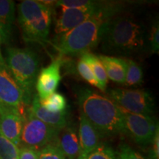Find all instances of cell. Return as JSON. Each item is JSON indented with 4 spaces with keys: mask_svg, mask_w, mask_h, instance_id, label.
<instances>
[{
    "mask_svg": "<svg viewBox=\"0 0 159 159\" xmlns=\"http://www.w3.org/2000/svg\"><path fill=\"white\" fill-rule=\"evenodd\" d=\"M57 143L66 159H78L81 154L80 144L76 127L67 125L60 131Z\"/></svg>",
    "mask_w": 159,
    "mask_h": 159,
    "instance_id": "14",
    "label": "cell"
},
{
    "mask_svg": "<svg viewBox=\"0 0 159 159\" xmlns=\"http://www.w3.org/2000/svg\"><path fill=\"white\" fill-rule=\"evenodd\" d=\"M127 64L124 85L135 87L142 85L144 80V72L142 66L132 59H127Z\"/></svg>",
    "mask_w": 159,
    "mask_h": 159,
    "instance_id": "19",
    "label": "cell"
},
{
    "mask_svg": "<svg viewBox=\"0 0 159 159\" xmlns=\"http://www.w3.org/2000/svg\"><path fill=\"white\" fill-rule=\"evenodd\" d=\"M159 25L158 21H155L151 27L150 35L148 38L150 51L154 54H158L159 51Z\"/></svg>",
    "mask_w": 159,
    "mask_h": 159,
    "instance_id": "26",
    "label": "cell"
},
{
    "mask_svg": "<svg viewBox=\"0 0 159 159\" xmlns=\"http://www.w3.org/2000/svg\"><path fill=\"white\" fill-rule=\"evenodd\" d=\"M78 136L80 144V156H85L101 143V135L83 114L80 116Z\"/></svg>",
    "mask_w": 159,
    "mask_h": 159,
    "instance_id": "15",
    "label": "cell"
},
{
    "mask_svg": "<svg viewBox=\"0 0 159 159\" xmlns=\"http://www.w3.org/2000/svg\"><path fill=\"white\" fill-rule=\"evenodd\" d=\"M38 159H66L57 143V139L39 150Z\"/></svg>",
    "mask_w": 159,
    "mask_h": 159,
    "instance_id": "23",
    "label": "cell"
},
{
    "mask_svg": "<svg viewBox=\"0 0 159 159\" xmlns=\"http://www.w3.org/2000/svg\"><path fill=\"white\" fill-rule=\"evenodd\" d=\"M28 110L37 119L56 130L61 131L68 125V110L61 113L49 112L41 105V101L37 94L33 96L31 106L28 108Z\"/></svg>",
    "mask_w": 159,
    "mask_h": 159,
    "instance_id": "13",
    "label": "cell"
},
{
    "mask_svg": "<svg viewBox=\"0 0 159 159\" xmlns=\"http://www.w3.org/2000/svg\"><path fill=\"white\" fill-rule=\"evenodd\" d=\"M30 103L6 64L0 61V106L19 109L23 113L25 105Z\"/></svg>",
    "mask_w": 159,
    "mask_h": 159,
    "instance_id": "10",
    "label": "cell"
},
{
    "mask_svg": "<svg viewBox=\"0 0 159 159\" xmlns=\"http://www.w3.org/2000/svg\"><path fill=\"white\" fill-rule=\"evenodd\" d=\"M15 2L12 0H0V37L2 43L11 41L15 21Z\"/></svg>",
    "mask_w": 159,
    "mask_h": 159,
    "instance_id": "16",
    "label": "cell"
},
{
    "mask_svg": "<svg viewBox=\"0 0 159 159\" xmlns=\"http://www.w3.org/2000/svg\"><path fill=\"white\" fill-rule=\"evenodd\" d=\"M122 8L121 3L94 1L92 5L81 8H61V13L55 23V33L61 35L95 16L109 19Z\"/></svg>",
    "mask_w": 159,
    "mask_h": 159,
    "instance_id": "6",
    "label": "cell"
},
{
    "mask_svg": "<svg viewBox=\"0 0 159 159\" xmlns=\"http://www.w3.org/2000/svg\"><path fill=\"white\" fill-rule=\"evenodd\" d=\"M80 58L88 64L94 73L99 84V89L102 92H105L108 84V77L105 72L104 66L100 62L97 55H95L93 53L89 52L84 53L81 55Z\"/></svg>",
    "mask_w": 159,
    "mask_h": 159,
    "instance_id": "18",
    "label": "cell"
},
{
    "mask_svg": "<svg viewBox=\"0 0 159 159\" xmlns=\"http://www.w3.org/2000/svg\"><path fill=\"white\" fill-rule=\"evenodd\" d=\"M41 104L46 110L51 113H61L67 110L66 97L60 93L55 92L49 95L45 99L41 101Z\"/></svg>",
    "mask_w": 159,
    "mask_h": 159,
    "instance_id": "20",
    "label": "cell"
},
{
    "mask_svg": "<svg viewBox=\"0 0 159 159\" xmlns=\"http://www.w3.org/2000/svg\"><path fill=\"white\" fill-rule=\"evenodd\" d=\"M122 111L125 134L141 147H147L152 142L158 123L154 116L135 114Z\"/></svg>",
    "mask_w": 159,
    "mask_h": 159,
    "instance_id": "9",
    "label": "cell"
},
{
    "mask_svg": "<svg viewBox=\"0 0 159 159\" xmlns=\"http://www.w3.org/2000/svg\"><path fill=\"white\" fill-rule=\"evenodd\" d=\"M148 38L146 27L138 20L128 16H115L103 23L99 43L104 52L130 55L144 50Z\"/></svg>",
    "mask_w": 159,
    "mask_h": 159,
    "instance_id": "1",
    "label": "cell"
},
{
    "mask_svg": "<svg viewBox=\"0 0 159 159\" xmlns=\"http://www.w3.org/2000/svg\"><path fill=\"white\" fill-rule=\"evenodd\" d=\"M18 22L26 42L45 44L52 20V8L42 1L25 0L18 5Z\"/></svg>",
    "mask_w": 159,
    "mask_h": 159,
    "instance_id": "3",
    "label": "cell"
},
{
    "mask_svg": "<svg viewBox=\"0 0 159 159\" xmlns=\"http://www.w3.org/2000/svg\"><path fill=\"white\" fill-rule=\"evenodd\" d=\"M60 130L37 119L27 110L21 131L20 144L40 150L57 140Z\"/></svg>",
    "mask_w": 159,
    "mask_h": 159,
    "instance_id": "8",
    "label": "cell"
},
{
    "mask_svg": "<svg viewBox=\"0 0 159 159\" xmlns=\"http://www.w3.org/2000/svg\"><path fill=\"white\" fill-rule=\"evenodd\" d=\"M106 19L102 16L91 18L71 30L59 35L54 44L59 55H80L89 52L100 41V33Z\"/></svg>",
    "mask_w": 159,
    "mask_h": 159,
    "instance_id": "4",
    "label": "cell"
},
{
    "mask_svg": "<svg viewBox=\"0 0 159 159\" xmlns=\"http://www.w3.org/2000/svg\"><path fill=\"white\" fill-rule=\"evenodd\" d=\"M25 116L19 109L0 106V133L17 146L20 145Z\"/></svg>",
    "mask_w": 159,
    "mask_h": 159,
    "instance_id": "12",
    "label": "cell"
},
{
    "mask_svg": "<svg viewBox=\"0 0 159 159\" xmlns=\"http://www.w3.org/2000/svg\"><path fill=\"white\" fill-rule=\"evenodd\" d=\"M5 61L13 78L31 102L41 64L39 55L29 48L9 47Z\"/></svg>",
    "mask_w": 159,
    "mask_h": 159,
    "instance_id": "5",
    "label": "cell"
},
{
    "mask_svg": "<svg viewBox=\"0 0 159 159\" xmlns=\"http://www.w3.org/2000/svg\"><path fill=\"white\" fill-rule=\"evenodd\" d=\"M116 152L119 159H149L125 143L119 144Z\"/></svg>",
    "mask_w": 159,
    "mask_h": 159,
    "instance_id": "25",
    "label": "cell"
},
{
    "mask_svg": "<svg viewBox=\"0 0 159 159\" xmlns=\"http://www.w3.org/2000/svg\"><path fill=\"white\" fill-rule=\"evenodd\" d=\"M108 96L123 111L131 114L154 116L156 102L149 91L115 88L108 91Z\"/></svg>",
    "mask_w": 159,
    "mask_h": 159,
    "instance_id": "7",
    "label": "cell"
},
{
    "mask_svg": "<svg viewBox=\"0 0 159 159\" xmlns=\"http://www.w3.org/2000/svg\"><path fill=\"white\" fill-rule=\"evenodd\" d=\"M19 148L0 133V159H19Z\"/></svg>",
    "mask_w": 159,
    "mask_h": 159,
    "instance_id": "22",
    "label": "cell"
},
{
    "mask_svg": "<svg viewBox=\"0 0 159 159\" xmlns=\"http://www.w3.org/2000/svg\"><path fill=\"white\" fill-rule=\"evenodd\" d=\"M63 56L59 55L50 64L41 69L37 77L35 89L40 100L42 101L55 92L62 76L61 68L63 64Z\"/></svg>",
    "mask_w": 159,
    "mask_h": 159,
    "instance_id": "11",
    "label": "cell"
},
{
    "mask_svg": "<svg viewBox=\"0 0 159 159\" xmlns=\"http://www.w3.org/2000/svg\"><path fill=\"white\" fill-rule=\"evenodd\" d=\"M77 70L81 77L84 79L87 83L99 89L98 82H97L96 77H95L90 66L80 58L78 62L77 63Z\"/></svg>",
    "mask_w": 159,
    "mask_h": 159,
    "instance_id": "24",
    "label": "cell"
},
{
    "mask_svg": "<svg viewBox=\"0 0 159 159\" xmlns=\"http://www.w3.org/2000/svg\"><path fill=\"white\" fill-rule=\"evenodd\" d=\"M94 1L91 0H61L55 2V5L63 9L81 8L92 5Z\"/></svg>",
    "mask_w": 159,
    "mask_h": 159,
    "instance_id": "27",
    "label": "cell"
},
{
    "mask_svg": "<svg viewBox=\"0 0 159 159\" xmlns=\"http://www.w3.org/2000/svg\"><path fill=\"white\" fill-rule=\"evenodd\" d=\"M78 159H119L116 151L110 145L101 142L94 150L85 156H80Z\"/></svg>",
    "mask_w": 159,
    "mask_h": 159,
    "instance_id": "21",
    "label": "cell"
},
{
    "mask_svg": "<svg viewBox=\"0 0 159 159\" xmlns=\"http://www.w3.org/2000/svg\"><path fill=\"white\" fill-rule=\"evenodd\" d=\"M39 151L27 147H21L19 149V159H38Z\"/></svg>",
    "mask_w": 159,
    "mask_h": 159,
    "instance_id": "29",
    "label": "cell"
},
{
    "mask_svg": "<svg viewBox=\"0 0 159 159\" xmlns=\"http://www.w3.org/2000/svg\"><path fill=\"white\" fill-rule=\"evenodd\" d=\"M150 145V152L148 158L149 159H159V128H157Z\"/></svg>",
    "mask_w": 159,
    "mask_h": 159,
    "instance_id": "28",
    "label": "cell"
},
{
    "mask_svg": "<svg viewBox=\"0 0 159 159\" xmlns=\"http://www.w3.org/2000/svg\"><path fill=\"white\" fill-rule=\"evenodd\" d=\"M104 66L108 79L118 84L124 85L127 71V59L122 57L97 55Z\"/></svg>",
    "mask_w": 159,
    "mask_h": 159,
    "instance_id": "17",
    "label": "cell"
},
{
    "mask_svg": "<svg viewBox=\"0 0 159 159\" xmlns=\"http://www.w3.org/2000/svg\"><path fill=\"white\" fill-rule=\"evenodd\" d=\"M75 91L80 114L101 136L125 134L122 109L111 99L85 87H80Z\"/></svg>",
    "mask_w": 159,
    "mask_h": 159,
    "instance_id": "2",
    "label": "cell"
},
{
    "mask_svg": "<svg viewBox=\"0 0 159 159\" xmlns=\"http://www.w3.org/2000/svg\"><path fill=\"white\" fill-rule=\"evenodd\" d=\"M1 43H2V41H1V37H0V47H1ZM4 57H2V52H1V47H0V61H2V60H3Z\"/></svg>",
    "mask_w": 159,
    "mask_h": 159,
    "instance_id": "30",
    "label": "cell"
}]
</instances>
